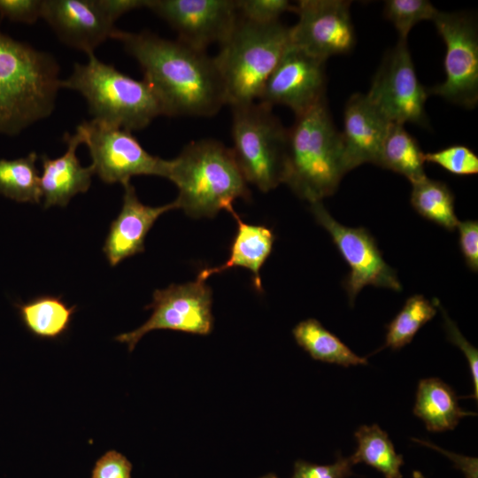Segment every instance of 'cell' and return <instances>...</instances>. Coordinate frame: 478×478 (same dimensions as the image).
I'll list each match as a JSON object with an SVG mask.
<instances>
[{
    "label": "cell",
    "instance_id": "1",
    "mask_svg": "<svg viewBox=\"0 0 478 478\" xmlns=\"http://www.w3.org/2000/svg\"><path fill=\"white\" fill-rule=\"evenodd\" d=\"M112 39L139 63L169 117H212L227 104L222 81L204 50L150 32L130 33L116 29Z\"/></svg>",
    "mask_w": 478,
    "mask_h": 478
},
{
    "label": "cell",
    "instance_id": "2",
    "mask_svg": "<svg viewBox=\"0 0 478 478\" xmlns=\"http://www.w3.org/2000/svg\"><path fill=\"white\" fill-rule=\"evenodd\" d=\"M61 81L51 54L0 31V133L15 135L49 117Z\"/></svg>",
    "mask_w": 478,
    "mask_h": 478
},
{
    "label": "cell",
    "instance_id": "3",
    "mask_svg": "<svg viewBox=\"0 0 478 478\" xmlns=\"http://www.w3.org/2000/svg\"><path fill=\"white\" fill-rule=\"evenodd\" d=\"M166 178L178 188L177 208L192 218H213L237 198L251 197L232 150L213 139L186 145L169 160Z\"/></svg>",
    "mask_w": 478,
    "mask_h": 478
},
{
    "label": "cell",
    "instance_id": "4",
    "mask_svg": "<svg viewBox=\"0 0 478 478\" xmlns=\"http://www.w3.org/2000/svg\"><path fill=\"white\" fill-rule=\"evenodd\" d=\"M347 173L339 132L327 100L297 116L288 129L284 182L310 204L332 196Z\"/></svg>",
    "mask_w": 478,
    "mask_h": 478
},
{
    "label": "cell",
    "instance_id": "5",
    "mask_svg": "<svg viewBox=\"0 0 478 478\" xmlns=\"http://www.w3.org/2000/svg\"><path fill=\"white\" fill-rule=\"evenodd\" d=\"M289 29L280 21L258 24L238 16L213 57L227 104L232 107L258 101L266 80L291 43Z\"/></svg>",
    "mask_w": 478,
    "mask_h": 478
},
{
    "label": "cell",
    "instance_id": "6",
    "mask_svg": "<svg viewBox=\"0 0 478 478\" xmlns=\"http://www.w3.org/2000/svg\"><path fill=\"white\" fill-rule=\"evenodd\" d=\"M88 58L87 63L74 65L71 75L61 81V89L81 93L93 120L132 132L163 115L160 102L145 80L120 73L95 54Z\"/></svg>",
    "mask_w": 478,
    "mask_h": 478
},
{
    "label": "cell",
    "instance_id": "7",
    "mask_svg": "<svg viewBox=\"0 0 478 478\" xmlns=\"http://www.w3.org/2000/svg\"><path fill=\"white\" fill-rule=\"evenodd\" d=\"M231 148L247 182L268 192L284 182L288 129L258 101L232 106Z\"/></svg>",
    "mask_w": 478,
    "mask_h": 478
},
{
    "label": "cell",
    "instance_id": "8",
    "mask_svg": "<svg viewBox=\"0 0 478 478\" xmlns=\"http://www.w3.org/2000/svg\"><path fill=\"white\" fill-rule=\"evenodd\" d=\"M76 132L89 149L94 173L104 182L123 186L137 175L166 178L169 160L147 152L130 131L92 119Z\"/></svg>",
    "mask_w": 478,
    "mask_h": 478
},
{
    "label": "cell",
    "instance_id": "9",
    "mask_svg": "<svg viewBox=\"0 0 478 478\" xmlns=\"http://www.w3.org/2000/svg\"><path fill=\"white\" fill-rule=\"evenodd\" d=\"M433 22L446 48L445 80L427 89L428 95L473 109L478 102V36L474 21L461 13L438 11Z\"/></svg>",
    "mask_w": 478,
    "mask_h": 478
},
{
    "label": "cell",
    "instance_id": "10",
    "mask_svg": "<svg viewBox=\"0 0 478 478\" xmlns=\"http://www.w3.org/2000/svg\"><path fill=\"white\" fill-rule=\"evenodd\" d=\"M366 96L389 123L428 126V95L418 80L406 40L399 39L385 54Z\"/></svg>",
    "mask_w": 478,
    "mask_h": 478
},
{
    "label": "cell",
    "instance_id": "11",
    "mask_svg": "<svg viewBox=\"0 0 478 478\" xmlns=\"http://www.w3.org/2000/svg\"><path fill=\"white\" fill-rule=\"evenodd\" d=\"M212 304L211 288L205 281L198 278L184 284H171L166 289H156L152 302L145 307L152 311L149 320L138 328L117 335L115 340L126 343L131 352L142 337L153 330L208 335L213 328Z\"/></svg>",
    "mask_w": 478,
    "mask_h": 478
},
{
    "label": "cell",
    "instance_id": "12",
    "mask_svg": "<svg viewBox=\"0 0 478 478\" xmlns=\"http://www.w3.org/2000/svg\"><path fill=\"white\" fill-rule=\"evenodd\" d=\"M311 212L318 224L331 235L340 254L350 266L343 281L349 303L353 305L357 295L366 285L402 289L396 271L384 260L377 243L368 230L350 227L335 220L321 201L311 204Z\"/></svg>",
    "mask_w": 478,
    "mask_h": 478
},
{
    "label": "cell",
    "instance_id": "13",
    "mask_svg": "<svg viewBox=\"0 0 478 478\" xmlns=\"http://www.w3.org/2000/svg\"><path fill=\"white\" fill-rule=\"evenodd\" d=\"M351 1L301 0L296 4L297 22L290 27V42L308 54L326 61L347 54L356 43Z\"/></svg>",
    "mask_w": 478,
    "mask_h": 478
},
{
    "label": "cell",
    "instance_id": "14",
    "mask_svg": "<svg viewBox=\"0 0 478 478\" xmlns=\"http://www.w3.org/2000/svg\"><path fill=\"white\" fill-rule=\"evenodd\" d=\"M326 61L292 45L266 80L258 102L290 108L296 117L326 100Z\"/></svg>",
    "mask_w": 478,
    "mask_h": 478
},
{
    "label": "cell",
    "instance_id": "15",
    "mask_svg": "<svg viewBox=\"0 0 478 478\" xmlns=\"http://www.w3.org/2000/svg\"><path fill=\"white\" fill-rule=\"evenodd\" d=\"M146 8L166 20L179 41L204 51L226 40L239 16L235 0H148Z\"/></svg>",
    "mask_w": 478,
    "mask_h": 478
},
{
    "label": "cell",
    "instance_id": "16",
    "mask_svg": "<svg viewBox=\"0 0 478 478\" xmlns=\"http://www.w3.org/2000/svg\"><path fill=\"white\" fill-rule=\"evenodd\" d=\"M42 18L63 43L87 55L117 29L95 0H42Z\"/></svg>",
    "mask_w": 478,
    "mask_h": 478
},
{
    "label": "cell",
    "instance_id": "17",
    "mask_svg": "<svg viewBox=\"0 0 478 478\" xmlns=\"http://www.w3.org/2000/svg\"><path fill=\"white\" fill-rule=\"evenodd\" d=\"M389 125L366 95L355 93L349 98L341 132L347 173L365 163L377 165Z\"/></svg>",
    "mask_w": 478,
    "mask_h": 478
},
{
    "label": "cell",
    "instance_id": "18",
    "mask_svg": "<svg viewBox=\"0 0 478 478\" xmlns=\"http://www.w3.org/2000/svg\"><path fill=\"white\" fill-rule=\"evenodd\" d=\"M124 187L123 204L117 218L111 223L103 251L111 266L144 251V240L155 221L163 213L178 209L173 202L161 206L143 204L129 182Z\"/></svg>",
    "mask_w": 478,
    "mask_h": 478
},
{
    "label": "cell",
    "instance_id": "19",
    "mask_svg": "<svg viewBox=\"0 0 478 478\" xmlns=\"http://www.w3.org/2000/svg\"><path fill=\"white\" fill-rule=\"evenodd\" d=\"M64 141L67 149L62 156L56 158L47 155L41 157L40 183L44 208L66 206L76 194L87 192L91 184L92 166H82L76 156V150L82 143L80 135L66 133Z\"/></svg>",
    "mask_w": 478,
    "mask_h": 478
},
{
    "label": "cell",
    "instance_id": "20",
    "mask_svg": "<svg viewBox=\"0 0 478 478\" xmlns=\"http://www.w3.org/2000/svg\"><path fill=\"white\" fill-rule=\"evenodd\" d=\"M228 212L237 223L236 234L230 247V255L224 264L203 269L197 278L205 281L210 276L229 268L243 267L251 273L254 288L261 292L263 289L260 270L271 254L275 235L265 226L243 222L233 207Z\"/></svg>",
    "mask_w": 478,
    "mask_h": 478
},
{
    "label": "cell",
    "instance_id": "21",
    "mask_svg": "<svg viewBox=\"0 0 478 478\" xmlns=\"http://www.w3.org/2000/svg\"><path fill=\"white\" fill-rule=\"evenodd\" d=\"M455 391L439 378L421 379L418 383L413 413L425 423L428 431L454 429L459 420L476 415L460 408Z\"/></svg>",
    "mask_w": 478,
    "mask_h": 478
},
{
    "label": "cell",
    "instance_id": "22",
    "mask_svg": "<svg viewBox=\"0 0 478 478\" xmlns=\"http://www.w3.org/2000/svg\"><path fill=\"white\" fill-rule=\"evenodd\" d=\"M25 328L42 340H58L69 330L76 305L69 306L61 296L40 295L14 304Z\"/></svg>",
    "mask_w": 478,
    "mask_h": 478
},
{
    "label": "cell",
    "instance_id": "23",
    "mask_svg": "<svg viewBox=\"0 0 478 478\" xmlns=\"http://www.w3.org/2000/svg\"><path fill=\"white\" fill-rule=\"evenodd\" d=\"M297 344L313 359L340 365H367V358L353 352L335 335L312 318L300 321L292 330Z\"/></svg>",
    "mask_w": 478,
    "mask_h": 478
},
{
    "label": "cell",
    "instance_id": "24",
    "mask_svg": "<svg viewBox=\"0 0 478 478\" xmlns=\"http://www.w3.org/2000/svg\"><path fill=\"white\" fill-rule=\"evenodd\" d=\"M424 153L403 125L390 123L377 166L406 177L414 183L426 175Z\"/></svg>",
    "mask_w": 478,
    "mask_h": 478
},
{
    "label": "cell",
    "instance_id": "25",
    "mask_svg": "<svg viewBox=\"0 0 478 478\" xmlns=\"http://www.w3.org/2000/svg\"><path fill=\"white\" fill-rule=\"evenodd\" d=\"M354 436L358 446L351 455L354 465L365 463L379 471L384 478H403V455L397 453L388 434L377 424L360 426Z\"/></svg>",
    "mask_w": 478,
    "mask_h": 478
},
{
    "label": "cell",
    "instance_id": "26",
    "mask_svg": "<svg viewBox=\"0 0 478 478\" xmlns=\"http://www.w3.org/2000/svg\"><path fill=\"white\" fill-rule=\"evenodd\" d=\"M412 186L411 204L420 216L448 231L457 228L454 195L444 182L425 176Z\"/></svg>",
    "mask_w": 478,
    "mask_h": 478
},
{
    "label": "cell",
    "instance_id": "27",
    "mask_svg": "<svg viewBox=\"0 0 478 478\" xmlns=\"http://www.w3.org/2000/svg\"><path fill=\"white\" fill-rule=\"evenodd\" d=\"M36 159L35 151L24 158L0 159V194L19 203L39 204L42 197Z\"/></svg>",
    "mask_w": 478,
    "mask_h": 478
},
{
    "label": "cell",
    "instance_id": "28",
    "mask_svg": "<svg viewBox=\"0 0 478 478\" xmlns=\"http://www.w3.org/2000/svg\"><path fill=\"white\" fill-rule=\"evenodd\" d=\"M436 314V307L433 302L422 295L410 297L403 308L387 325L385 343L378 351L384 348L398 350L410 343L416 333Z\"/></svg>",
    "mask_w": 478,
    "mask_h": 478
},
{
    "label": "cell",
    "instance_id": "29",
    "mask_svg": "<svg viewBox=\"0 0 478 478\" xmlns=\"http://www.w3.org/2000/svg\"><path fill=\"white\" fill-rule=\"evenodd\" d=\"M438 10L427 0H388L385 17L394 25L400 40H406L411 29L419 22L432 20Z\"/></svg>",
    "mask_w": 478,
    "mask_h": 478
},
{
    "label": "cell",
    "instance_id": "30",
    "mask_svg": "<svg viewBox=\"0 0 478 478\" xmlns=\"http://www.w3.org/2000/svg\"><path fill=\"white\" fill-rule=\"evenodd\" d=\"M425 162L434 163L455 175L478 173V157L467 146L454 144L437 151L424 153Z\"/></svg>",
    "mask_w": 478,
    "mask_h": 478
},
{
    "label": "cell",
    "instance_id": "31",
    "mask_svg": "<svg viewBox=\"0 0 478 478\" xmlns=\"http://www.w3.org/2000/svg\"><path fill=\"white\" fill-rule=\"evenodd\" d=\"M238 14L251 22L270 24L279 21L281 15L295 12L296 5L287 0H235Z\"/></svg>",
    "mask_w": 478,
    "mask_h": 478
},
{
    "label": "cell",
    "instance_id": "32",
    "mask_svg": "<svg viewBox=\"0 0 478 478\" xmlns=\"http://www.w3.org/2000/svg\"><path fill=\"white\" fill-rule=\"evenodd\" d=\"M354 463L351 458L337 454L336 460L329 465H317L297 460L291 478H348L354 474Z\"/></svg>",
    "mask_w": 478,
    "mask_h": 478
},
{
    "label": "cell",
    "instance_id": "33",
    "mask_svg": "<svg viewBox=\"0 0 478 478\" xmlns=\"http://www.w3.org/2000/svg\"><path fill=\"white\" fill-rule=\"evenodd\" d=\"M434 305L436 308H439L442 312L444 328L447 334L448 340L458 346L465 354L472 375L473 381V395L472 397L477 400L478 398V351L461 334L456 323L448 316L444 308L441 305L438 299L434 298Z\"/></svg>",
    "mask_w": 478,
    "mask_h": 478
},
{
    "label": "cell",
    "instance_id": "34",
    "mask_svg": "<svg viewBox=\"0 0 478 478\" xmlns=\"http://www.w3.org/2000/svg\"><path fill=\"white\" fill-rule=\"evenodd\" d=\"M132 464L115 450L107 451L95 463L91 478H131Z\"/></svg>",
    "mask_w": 478,
    "mask_h": 478
},
{
    "label": "cell",
    "instance_id": "35",
    "mask_svg": "<svg viewBox=\"0 0 478 478\" xmlns=\"http://www.w3.org/2000/svg\"><path fill=\"white\" fill-rule=\"evenodd\" d=\"M42 0H0V17L33 24L42 18Z\"/></svg>",
    "mask_w": 478,
    "mask_h": 478
},
{
    "label": "cell",
    "instance_id": "36",
    "mask_svg": "<svg viewBox=\"0 0 478 478\" xmlns=\"http://www.w3.org/2000/svg\"><path fill=\"white\" fill-rule=\"evenodd\" d=\"M459 247L467 267L478 270V222L476 220L459 221Z\"/></svg>",
    "mask_w": 478,
    "mask_h": 478
},
{
    "label": "cell",
    "instance_id": "37",
    "mask_svg": "<svg viewBox=\"0 0 478 478\" xmlns=\"http://www.w3.org/2000/svg\"><path fill=\"white\" fill-rule=\"evenodd\" d=\"M107 18L115 21L123 14L138 8H145L148 0H95Z\"/></svg>",
    "mask_w": 478,
    "mask_h": 478
},
{
    "label": "cell",
    "instance_id": "38",
    "mask_svg": "<svg viewBox=\"0 0 478 478\" xmlns=\"http://www.w3.org/2000/svg\"><path fill=\"white\" fill-rule=\"evenodd\" d=\"M412 440L417 443H420L431 449H435L436 451H438L442 454L447 456L455 464V467L459 468L463 473V474L465 475V478H478V474H477L478 460L476 458L462 456V455H459L453 452L445 451L428 441H423L420 439H414V438H412Z\"/></svg>",
    "mask_w": 478,
    "mask_h": 478
},
{
    "label": "cell",
    "instance_id": "39",
    "mask_svg": "<svg viewBox=\"0 0 478 478\" xmlns=\"http://www.w3.org/2000/svg\"><path fill=\"white\" fill-rule=\"evenodd\" d=\"M412 478H426L420 471H413L412 472Z\"/></svg>",
    "mask_w": 478,
    "mask_h": 478
},
{
    "label": "cell",
    "instance_id": "40",
    "mask_svg": "<svg viewBox=\"0 0 478 478\" xmlns=\"http://www.w3.org/2000/svg\"><path fill=\"white\" fill-rule=\"evenodd\" d=\"M261 478H278V477L274 474H266V475L262 476Z\"/></svg>",
    "mask_w": 478,
    "mask_h": 478
}]
</instances>
